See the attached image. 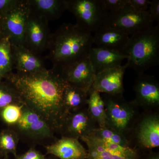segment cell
Masks as SVG:
<instances>
[{
	"label": "cell",
	"instance_id": "6da1fadb",
	"mask_svg": "<svg viewBox=\"0 0 159 159\" xmlns=\"http://www.w3.org/2000/svg\"><path fill=\"white\" fill-rule=\"evenodd\" d=\"M24 105L37 114L54 133L60 134L70 112L64 101L67 82L52 68L33 74L11 72L4 77Z\"/></svg>",
	"mask_w": 159,
	"mask_h": 159
},
{
	"label": "cell",
	"instance_id": "7a4b0ae2",
	"mask_svg": "<svg viewBox=\"0 0 159 159\" xmlns=\"http://www.w3.org/2000/svg\"><path fill=\"white\" fill-rule=\"evenodd\" d=\"M93 44L92 33L77 24L65 23L51 34L48 58L53 68L61 72L72 64L89 56Z\"/></svg>",
	"mask_w": 159,
	"mask_h": 159
},
{
	"label": "cell",
	"instance_id": "3957f363",
	"mask_svg": "<svg viewBox=\"0 0 159 159\" xmlns=\"http://www.w3.org/2000/svg\"><path fill=\"white\" fill-rule=\"evenodd\" d=\"M125 54L128 68L138 75L159 65V26H152L129 37Z\"/></svg>",
	"mask_w": 159,
	"mask_h": 159
},
{
	"label": "cell",
	"instance_id": "277c9868",
	"mask_svg": "<svg viewBox=\"0 0 159 159\" xmlns=\"http://www.w3.org/2000/svg\"><path fill=\"white\" fill-rule=\"evenodd\" d=\"M107 126L116 131L123 135L133 125L136 116L134 102H128L122 98V95H106L105 99Z\"/></svg>",
	"mask_w": 159,
	"mask_h": 159
},
{
	"label": "cell",
	"instance_id": "5b68a950",
	"mask_svg": "<svg viewBox=\"0 0 159 159\" xmlns=\"http://www.w3.org/2000/svg\"><path fill=\"white\" fill-rule=\"evenodd\" d=\"M8 128L14 130L20 139L26 142L39 143L48 139L55 140L54 132L47 122L25 105L19 120L15 125Z\"/></svg>",
	"mask_w": 159,
	"mask_h": 159
},
{
	"label": "cell",
	"instance_id": "8992f818",
	"mask_svg": "<svg viewBox=\"0 0 159 159\" xmlns=\"http://www.w3.org/2000/svg\"><path fill=\"white\" fill-rule=\"evenodd\" d=\"M153 22L148 11L137 12L127 4L119 11H107L102 25L119 29L129 36L153 26Z\"/></svg>",
	"mask_w": 159,
	"mask_h": 159
},
{
	"label": "cell",
	"instance_id": "52a82bcc",
	"mask_svg": "<svg viewBox=\"0 0 159 159\" xmlns=\"http://www.w3.org/2000/svg\"><path fill=\"white\" fill-rule=\"evenodd\" d=\"M66 10L74 15L76 24L92 33L102 26L107 12L101 0H66Z\"/></svg>",
	"mask_w": 159,
	"mask_h": 159
},
{
	"label": "cell",
	"instance_id": "ba28073f",
	"mask_svg": "<svg viewBox=\"0 0 159 159\" xmlns=\"http://www.w3.org/2000/svg\"><path fill=\"white\" fill-rule=\"evenodd\" d=\"M30 13L28 0H18L9 11L0 16V26L11 44L24 45L25 30Z\"/></svg>",
	"mask_w": 159,
	"mask_h": 159
},
{
	"label": "cell",
	"instance_id": "9c48e42d",
	"mask_svg": "<svg viewBox=\"0 0 159 159\" xmlns=\"http://www.w3.org/2000/svg\"><path fill=\"white\" fill-rule=\"evenodd\" d=\"M81 140L87 146V159H140L138 152L129 146L107 142L91 135Z\"/></svg>",
	"mask_w": 159,
	"mask_h": 159
},
{
	"label": "cell",
	"instance_id": "30bf717a",
	"mask_svg": "<svg viewBox=\"0 0 159 159\" xmlns=\"http://www.w3.org/2000/svg\"><path fill=\"white\" fill-rule=\"evenodd\" d=\"M48 22L44 18L31 11L27 21L24 46L38 55L48 49L51 35Z\"/></svg>",
	"mask_w": 159,
	"mask_h": 159
},
{
	"label": "cell",
	"instance_id": "8fae6325",
	"mask_svg": "<svg viewBox=\"0 0 159 159\" xmlns=\"http://www.w3.org/2000/svg\"><path fill=\"white\" fill-rule=\"evenodd\" d=\"M128 68L126 63L96 74L90 89L111 96L122 95L124 91L123 77Z\"/></svg>",
	"mask_w": 159,
	"mask_h": 159
},
{
	"label": "cell",
	"instance_id": "7c38bea8",
	"mask_svg": "<svg viewBox=\"0 0 159 159\" xmlns=\"http://www.w3.org/2000/svg\"><path fill=\"white\" fill-rule=\"evenodd\" d=\"M96 122L90 116L87 109L71 112L66 118L60 134L62 137L79 140L88 136L97 128Z\"/></svg>",
	"mask_w": 159,
	"mask_h": 159
},
{
	"label": "cell",
	"instance_id": "4fadbf2b",
	"mask_svg": "<svg viewBox=\"0 0 159 159\" xmlns=\"http://www.w3.org/2000/svg\"><path fill=\"white\" fill-rule=\"evenodd\" d=\"M61 73L66 82L88 93L96 75L89 56L69 66Z\"/></svg>",
	"mask_w": 159,
	"mask_h": 159
},
{
	"label": "cell",
	"instance_id": "5bb4252c",
	"mask_svg": "<svg viewBox=\"0 0 159 159\" xmlns=\"http://www.w3.org/2000/svg\"><path fill=\"white\" fill-rule=\"evenodd\" d=\"M134 89L136 97L133 102L136 105L148 107L159 105V84L154 76L144 73L138 75Z\"/></svg>",
	"mask_w": 159,
	"mask_h": 159
},
{
	"label": "cell",
	"instance_id": "9a60e30c",
	"mask_svg": "<svg viewBox=\"0 0 159 159\" xmlns=\"http://www.w3.org/2000/svg\"><path fill=\"white\" fill-rule=\"evenodd\" d=\"M11 45L14 68L17 73L33 74L47 70L43 58L24 45Z\"/></svg>",
	"mask_w": 159,
	"mask_h": 159
},
{
	"label": "cell",
	"instance_id": "2e32d148",
	"mask_svg": "<svg viewBox=\"0 0 159 159\" xmlns=\"http://www.w3.org/2000/svg\"><path fill=\"white\" fill-rule=\"evenodd\" d=\"M47 154L51 155L58 159H87V151L79 140L61 137L50 145L45 146Z\"/></svg>",
	"mask_w": 159,
	"mask_h": 159
},
{
	"label": "cell",
	"instance_id": "e0dca14e",
	"mask_svg": "<svg viewBox=\"0 0 159 159\" xmlns=\"http://www.w3.org/2000/svg\"><path fill=\"white\" fill-rule=\"evenodd\" d=\"M129 39V35L124 31L102 25L95 32L93 44L97 48L125 54Z\"/></svg>",
	"mask_w": 159,
	"mask_h": 159
},
{
	"label": "cell",
	"instance_id": "ac0fdd59",
	"mask_svg": "<svg viewBox=\"0 0 159 159\" xmlns=\"http://www.w3.org/2000/svg\"><path fill=\"white\" fill-rule=\"evenodd\" d=\"M89 57L96 74L121 66L122 61L128 57L124 53L96 47L91 48Z\"/></svg>",
	"mask_w": 159,
	"mask_h": 159
},
{
	"label": "cell",
	"instance_id": "d6986e66",
	"mask_svg": "<svg viewBox=\"0 0 159 159\" xmlns=\"http://www.w3.org/2000/svg\"><path fill=\"white\" fill-rule=\"evenodd\" d=\"M137 139L140 145L147 149L159 146V117L152 114L141 120L137 131Z\"/></svg>",
	"mask_w": 159,
	"mask_h": 159
},
{
	"label": "cell",
	"instance_id": "ffe728a7",
	"mask_svg": "<svg viewBox=\"0 0 159 159\" xmlns=\"http://www.w3.org/2000/svg\"><path fill=\"white\" fill-rule=\"evenodd\" d=\"M31 12L48 21L57 20L66 10V0H28Z\"/></svg>",
	"mask_w": 159,
	"mask_h": 159
},
{
	"label": "cell",
	"instance_id": "44dd1931",
	"mask_svg": "<svg viewBox=\"0 0 159 159\" xmlns=\"http://www.w3.org/2000/svg\"><path fill=\"white\" fill-rule=\"evenodd\" d=\"M87 106L89 113L98 124V127H106L105 102L99 92L90 89Z\"/></svg>",
	"mask_w": 159,
	"mask_h": 159
},
{
	"label": "cell",
	"instance_id": "7402d4cb",
	"mask_svg": "<svg viewBox=\"0 0 159 159\" xmlns=\"http://www.w3.org/2000/svg\"><path fill=\"white\" fill-rule=\"evenodd\" d=\"M88 96V92L67 83L64 92V101L70 112L84 108Z\"/></svg>",
	"mask_w": 159,
	"mask_h": 159
},
{
	"label": "cell",
	"instance_id": "603a6c76",
	"mask_svg": "<svg viewBox=\"0 0 159 159\" xmlns=\"http://www.w3.org/2000/svg\"><path fill=\"white\" fill-rule=\"evenodd\" d=\"M14 68L11 42L8 38L0 42V80L12 72Z\"/></svg>",
	"mask_w": 159,
	"mask_h": 159
},
{
	"label": "cell",
	"instance_id": "cb8c5ba5",
	"mask_svg": "<svg viewBox=\"0 0 159 159\" xmlns=\"http://www.w3.org/2000/svg\"><path fill=\"white\" fill-rule=\"evenodd\" d=\"M20 139L16 133L8 128L0 132V152L5 156L11 153L17 156V147Z\"/></svg>",
	"mask_w": 159,
	"mask_h": 159
},
{
	"label": "cell",
	"instance_id": "d4e9b609",
	"mask_svg": "<svg viewBox=\"0 0 159 159\" xmlns=\"http://www.w3.org/2000/svg\"><path fill=\"white\" fill-rule=\"evenodd\" d=\"M90 135L107 142L123 146H129V142L125 136L107 126L102 128L97 127Z\"/></svg>",
	"mask_w": 159,
	"mask_h": 159
},
{
	"label": "cell",
	"instance_id": "484cf974",
	"mask_svg": "<svg viewBox=\"0 0 159 159\" xmlns=\"http://www.w3.org/2000/svg\"><path fill=\"white\" fill-rule=\"evenodd\" d=\"M11 104H24L14 89L6 81L0 80V111Z\"/></svg>",
	"mask_w": 159,
	"mask_h": 159
},
{
	"label": "cell",
	"instance_id": "4316f807",
	"mask_svg": "<svg viewBox=\"0 0 159 159\" xmlns=\"http://www.w3.org/2000/svg\"><path fill=\"white\" fill-rule=\"evenodd\" d=\"M24 104H11L0 111V119L8 127L15 125L21 116Z\"/></svg>",
	"mask_w": 159,
	"mask_h": 159
},
{
	"label": "cell",
	"instance_id": "83f0119b",
	"mask_svg": "<svg viewBox=\"0 0 159 159\" xmlns=\"http://www.w3.org/2000/svg\"><path fill=\"white\" fill-rule=\"evenodd\" d=\"M102 6L107 12L121 10L128 4V0H101Z\"/></svg>",
	"mask_w": 159,
	"mask_h": 159
},
{
	"label": "cell",
	"instance_id": "f1b7e54d",
	"mask_svg": "<svg viewBox=\"0 0 159 159\" xmlns=\"http://www.w3.org/2000/svg\"><path fill=\"white\" fill-rule=\"evenodd\" d=\"M150 1L149 0H128V4L137 12H145L148 11Z\"/></svg>",
	"mask_w": 159,
	"mask_h": 159
},
{
	"label": "cell",
	"instance_id": "f546056e",
	"mask_svg": "<svg viewBox=\"0 0 159 159\" xmlns=\"http://www.w3.org/2000/svg\"><path fill=\"white\" fill-rule=\"evenodd\" d=\"M15 159H47L45 155L32 146L28 151L20 155L16 156Z\"/></svg>",
	"mask_w": 159,
	"mask_h": 159
},
{
	"label": "cell",
	"instance_id": "4dcf8cb0",
	"mask_svg": "<svg viewBox=\"0 0 159 159\" xmlns=\"http://www.w3.org/2000/svg\"><path fill=\"white\" fill-rule=\"evenodd\" d=\"M148 13L153 21L159 23V1L152 0L149 4Z\"/></svg>",
	"mask_w": 159,
	"mask_h": 159
},
{
	"label": "cell",
	"instance_id": "1f68e13d",
	"mask_svg": "<svg viewBox=\"0 0 159 159\" xmlns=\"http://www.w3.org/2000/svg\"><path fill=\"white\" fill-rule=\"evenodd\" d=\"M18 1V0H0V16L9 11Z\"/></svg>",
	"mask_w": 159,
	"mask_h": 159
},
{
	"label": "cell",
	"instance_id": "d6a6232c",
	"mask_svg": "<svg viewBox=\"0 0 159 159\" xmlns=\"http://www.w3.org/2000/svg\"><path fill=\"white\" fill-rule=\"evenodd\" d=\"M6 36L4 35V33L2 30V28H1V26H0V42L3 39L6 38Z\"/></svg>",
	"mask_w": 159,
	"mask_h": 159
},
{
	"label": "cell",
	"instance_id": "836d02e7",
	"mask_svg": "<svg viewBox=\"0 0 159 159\" xmlns=\"http://www.w3.org/2000/svg\"><path fill=\"white\" fill-rule=\"evenodd\" d=\"M147 159H159V156L158 154H155L151 156Z\"/></svg>",
	"mask_w": 159,
	"mask_h": 159
},
{
	"label": "cell",
	"instance_id": "e575fe53",
	"mask_svg": "<svg viewBox=\"0 0 159 159\" xmlns=\"http://www.w3.org/2000/svg\"><path fill=\"white\" fill-rule=\"evenodd\" d=\"M47 159H57V158H56V157H55V158L50 157V158H47Z\"/></svg>",
	"mask_w": 159,
	"mask_h": 159
},
{
	"label": "cell",
	"instance_id": "d590c367",
	"mask_svg": "<svg viewBox=\"0 0 159 159\" xmlns=\"http://www.w3.org/2000/svg\"></svg>",
	"mask_w": 159,
	"mask_h": 159
}]
</instances>
